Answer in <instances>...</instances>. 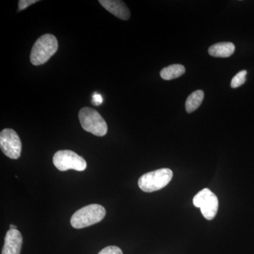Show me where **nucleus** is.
<instances>
[{"label":"nucleus","instance_id":"obj_10","mask_svg":"<svg viewBox=\"0 0 254 254\" xmlns=\"http://www.w3.org/2000/svg\"><path fill=\"white\" fill-rule=\"evenodd\" d=\"M235 51V45L230 42L215 43L209 48L208 53L215 58H229Z\"/></svg>","mask_w":254,"mask_h":254},{"label":"nucleus","instance_id":"obj_3","mask_svg":"<svg viewBox=\"0 0 254 254\" xmlns=\"http://www.w3.org/2000/svg\"><path fill=\"white\" fill-rule=\"evenodd\" d=\"M173 173L168 168L159 169L142 175L138 180V187L143 191H156L160 190L171 181Z\"/></svg>","mask_w":254,"mask_h":254},{"label":"nucleus","instance_id":"obj_7","mask_svg":"<svg viewBox=\"0 0 254 254\" xmlns=\"http://www.w3.org/2000/svg\"><path fill=\"white\" fill-rule=\"evenodd\" d=\"M0 148L6 156L18 159L21 156V141L16 132L11 128H5L0 133Z\"/></svg>","mask_w":254,"mask_h":254},{"label":"nucleus","instance_id":"obj_8","mask_svg":"<svg viewBox=\"0 0 254 254\" xmlns=\"http://www.w3.org/2000/svg\"><path fill=\"white\" fill-rule=\"evenodd\" d=\"M23 238L17 230H9L4 238V245L1 254H20Z\"/></svg>","mask_w":254,"mask_h":254},{"label":"nucleus","instance_id":"obj_4","mask_svg":"<svg viewBox=\"0 0 254 254\" xmlns=\"http://www.w3.org/2000/svg\"><path fill=\"white\" fill-rule=\"evenodd\" d=\"M80 123L85 131L95 136H103L108 132V125L98 111L91 108H82L78 113Z\"/></svg>","mask_w":254,"mask_h":254},{"label":"nucleus","instance_id":"obj_1","mask_svg":"<svg viewBox=\"0 0 254 254\" xmlns=\"http://www.w3.org/2000/svg\"><path fill=\"white\" fill-rule=\"evenodd\" d=\"M58 49L56 37L52 34L43 35L33 45L30 55L31 63L35 66L43 64L56 53Z\"/></svg>","mask_w":254,"mask_h":254},{"label":"nucleus","instance_id":"obj_6","mask_svg":"<svg viewBox=\"0 0 254 254\" xmlns=\"http://www.w3.org/2000/svg\"><path fill=\"white\" fill-rule=\"evenodd\" d=\"M193 203L196 208H199L202 215L206 220L215 218L218 213V198L209 189H203L193 197Z\"/></svg>","mask_w":254,"mask_h":254},{"label":"nucleus","instance_id":"obj_9","mask_svg":"<svg viewBox=\"0 0 254 254\" xmlns=\"http://www.w3.org/2000/svg\"><path fill=\"white\" fill-rule=\"evenodd\" d=\"M99 3L107 11L122 20L130 18L129 9L123 1L119 0H100Z\"/></svg>","mask_w":254,"mask_h":254},{"label":"nucleus","instance_id":"obj_13","mask_svg":"<svg viewBox=\"0 0 254 254\" xmlns=\"http://www.w3.org/2000/svg\"><path fill=\"white\" fill-rule=\"evenodd\" d=\"M247 71L246 70H242L240 72L237 73L231 81V87L232 88H237L242 86L245 83L247 79Z\"/></svg>","mask_w":254,"mask_h":254},{"label":"nucleus","instance_id":"obj_17","mask_svg":"<svg viewBox=\"0 0 254 254\" xmlns=\"http://www.w3.org/2000/svg\"><path fill=\"white\" fill-rule=\"evenodd\" d=\"M10 230H17V227L16 225H10Z\"/></svg>","mask_w":254,"mask_h":254},{"label":"nucleus","instance_id":"obj_15","mask_svg":"<svg viewBox=\"0 0 254 254\" xmlns=\"http://www.w3.org/2000/svg\"><path fill=\"white\" fill-rule=\"evenodd\" d=\"M37 1H38L37 0H20L18 1V10L21 11V10L26 9L28 6L36 3Z\"/></svg>","mask_w":254,"mask_h":254},{"label":"nucleus","instance_id":"obj_16","mask_svg":"<svg viewBox=\"0 0 254 254\" xmlns=\"http://www.w3.org/2000/svg\"><path fill=\"white\" fill-rule=\"evenodd\" d=\"M103 99L102 95L100 93H95L93 95V100H92V103L93 105L98 106V105H101L103 103Z\"/></svg>","mask_w":254,"mask_h":254},{"label":"nucleus","instance_id":"obj_14","mask_svg":"<svg viewBox=\"0 0 254 254\" xmlns=\"http://www.w3.org/2000/svg\"><path fill=\"white\" fill-rule=\"evenodd\" d=\"M98 254H123V251L115 246H109L100 251Z\"/></svg>","mask_w":254,"mask_h":254},{"label":"nucleus","instance_id":"obj_5","mask_svg":"<svg viewBox=\"0 0 254 254\" xmlns=\"http://www.w3.org/2000/svg\"><path fill=\"white\" fill-rule=\"evenodd\" d=\"M53 164L60 171L74 170L82 172L86 170V160L69 150H59L53 156Z\"/></svg>","mask_w":254,"mask_h":254},{"label":"nucleus","instance_id":"obj_12","mask_svg":"<svg viewBox=\"0 0 254 254\" xmlns=\"http://www.w3.org/2000/svg\"><path fill=\"white\" fill-rule=\"evenodd\" d=\"M204 98V93L201 90L193 92L187 98L185 108L187 113H191L199 108Z\"/></svg>","mask_w":254,"mask_h":254},{"label":"nucleus","instance_id":"obj_2","mask_svg":"<svg viewBox=\"0 0 254 254\" xmlns=\"http://www.w3.org/2000/svg\"><path fill=\"white\" fill-rule=\"evenodd\" d=\"M105 215L106 210L102 205H86L73 213L71 218V225L73 228H85L101 221Z\"/></svg>","mask_w":254,"mask_h":254},{"label":"nucleus","instance_id":"obj_11","mask_svg":"<svg viewBox=\"0 0 254 254\" xmlns=\"http://www.w3.org/2000/svg\"><path fill=\"white\" fill-rule=\"evenodd\" d=\"M185 73V67L182 64H172L160 71V76L164 80L170 81L180 77Z\"/></svg>","mask_w":254,"mask_h":254}]
</instances>
